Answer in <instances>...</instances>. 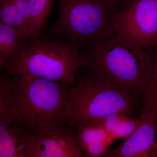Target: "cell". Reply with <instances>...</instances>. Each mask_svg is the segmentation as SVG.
<instances>
[{"mask_svg":"<svg viewBox=\"0 0 157 157\" xmlns=\"http://www.w3.org/2000/svg\"><path fill=\"white\" fill-rule=\"evenodd\" d=\"M83 55L86 77L143 98L154 64V50L137 48L113 36Z\"/></svg>","mask_w":157,"mask_h":157,"instance_id":"obj_1","label":"cell"},{"mask_svg":"<svg viewBox=\"0 0 157 157\" xmlns=\"http://www.w3.org/2000/svg\"><path fill=\"white\" fill-rule=\"evenodd\" d=\"M14 75L10 81L16 107L15 123L26 133L66 122L70 86L36 76Z\"/></svg>","mask_w":157,"mask_h":157,"instance_id":"obj_2","label":"cell"},{"mask_svg":"<svg viewBox=\"0 0 157 157\" xmlns=\"http://www.w3.org/2000/svg\"><path fill=\"white\" fill-rule=\"evenodd\" d=\"M57 17L49 36L67 42L82 53L116 33L115 13L99 0H57Z\"/></svg>","mask_w":157,"mask_h":157,"instance_id":"obj_3","label":"cell"},{"mask_svg":"<svg viewBox=\"0 0 157 157\" xmlns=\"http://www.w3.org/2000/svg\"><path fill=\"white\" fill-rule=\"evenodd\" d=\"M85 63L84 55L75 46L41 33L2 68L13 75L36 76L73 86L76 71Z\"/></svg>","mask_w":157,"mask_h":157,"instance_id":"obj_4","label":"cell"},{"mask_svg":"<svg viewBox=\"0 0 157 157\" xmlns=\"http://www.w3.org/2000/svg\"><path fill=\"white\" fill-rule=\"evenodd\" d=\"M143 104V98L79 76L76 86L69 89L66 122L72 126L86 125L117 112L136 117L140 114Z\"/></svg>","mask_w":157,"mask_h":157,"instance_id":"obj_5","label":"cell"},{"mask_svg":"<svg viewBox=\"0 0 157 157\" xmlns=\"http://www.w3.org/2000/svg\"><path fill=\"white\" fill-rule=\"evenodd\" d=\"M113 36L129 45L154 50L157 45V8L154 0H129L114 15Z\"/></svg>","mask_w":157,"mask_h":157,"instance_id":"obj_6","label":"cell"},{"mask_svg":"<svg viewBox=\"0 0 157 157\" xmlns=\"http://www.w3.org/2000/svg\"><path fill=\"white\" fill-rule=\"evenodd\" d=\"M26 157H83L76 127L66 122L25 132Z\"/></svg>","mask_w":157,"mask_h":157,"instance_id":"obj_7","label":"cell"},{"mask_svg":"<svg viewBox=\"0 0 157 157\" xmlns=\"http://www.w3.org/2000/svg\"><path fill=\"white\" fill-rule=\"evenodd\" d=\"M133 133L116 148L108 149L103 157H157V131L153 117L145 114Z\"/></svg>","mask_w":157,"mask_h":157,"instance_id":"obj_8","label":"cell"},{"mask_svg":"<svg viewBox=\"0 0 157 157\" xmlns=\"http://www.w3.org/2000/svg\"><path fill=\"white\" fill-rule=\"evenodd\" d=\"M76 127L85 157L102 156L116 140L104 129L90 125Z\"/></svg>","mask_w":157,"mask_h":157,"instance_id":"obj_9","label":"cell"},{"mask_svg":"<svg viewBox=\"0 0 157 157\" xmlns=\"http://www.w3.org/2000/svg\"><path fill=\"white\" fill-rule=\"evenodd\" d=\"M25 135L15 122L0 121V157H26Z\"/></svg>","mask_w":157,"mask_h":157,"instance_id":"obj_10","label":"cell"},{"mask_svg":"<svg viewBox=\"0 0 157 157\" xmlns=\"http://www.w3.org/2000/svg\"><path fill=\"white\" fill-rule=\"evenodd\" d=\"M143 121V116H129L117 112L94 121L86 125L104 129L116 140L125 138L132 135Z\"/></svg>","mask_w":157,"mask_h":157,"instance_id":"obj_11","label":"cell"},{"mask_svg":"<svg viewBox=\"0 0 157 157\" xmlns=\"http://www.w3.org/2000/svg\"><path fill=\"white\" fill-rule=\"evenodd\" d=\"M0 23L21 31L29 38V0H0Z\"/></svg>","mask_w":157,"mask_h":157,"instance_id":"obj_12","label":"cell"},{"mask_svg":"<svg viewBox=\"0 0 157 157\" xmlns=\"http://www.w3.org/2000/svg\"><path fill=\"white\" fill-rule=\"evenodd\" d=\"M30 44L29 37L21 31L0 23V64L17 57Z\"/></svg>","mask_w":157,"mask_h":157,"instance_id":"obj_13","label":"cell"},{"mask_svg":"<svg viewBox=\"0 0 157 157\" xmlns=\"http://www.w3.org/2000/svg\"><path fill=\"white\" fill-rule=\"evenodd\" d=\"M54 0H29L30 44L36 40L45 28L47 18L52 9Z\"/></svg>","mask_w":157,"mask_h":157,"instance_id":"obj_14","label":"cell"},{"mask_svg":"<svg viewBox=\"0 0 157 157\" xmlns=\"http://www.w3.org/2000/svg\"><path fill=\"white\" fill-rule=\"evenodd\" d=\"M154 64L148 84L143 95V104L140 114L152 117L157 130V45L154 48Z\"/></svg>","mask_w":157,"mask_h":157,"instance_id":"obj_15","label":"cell"},{"mask_svg":"<svg viewBox=\"0 0 157 157\" xmlns=\"http://www.w3.org/2000/svg\"><path fill=\"white\" fill-rule=\"evenodd\" d=\"M16 107L10 77L0 74V121L15 122Z\"/></svg>","mask_w":157,"mask_h":157,"instance_id":"obj_16","label":"cell"},{"mask_svg":"<svg viewBox=\"0 0 157 157\" xmlns=\"http://www.w3.org/2000/svg\"><path fill=\"white\" fill-rule=\"evenodd\" d=\"M103 3L107 8L116 13L120 10L129 0H99Z\"/></svg>","mask_w":157,"mask_h":157,"instance_id":"obj_17","label":"cell"},{"mask_svg":"<svg viewBox=\"0 0 157 157\" xmlns=\"http://www.w3.org/2000/svg\"><path fill=\"white\" fill-rule=\"evenodd\" d=\"M156 6V7L157 8V0H154Z\"/></svg>","mask_w":157,"mask_h":157,"instance_id":"obj_18","label":"cell"},{"mask_svg":"<svg viewBox=\"0 0 157 157\" xmlns=\"http://www.w3.org/2000/svg\"><path fill=\"white\" fill-rule=\"evenodd\" d=\"M2 68V66H1V64H0V68Z\"/></svg>","mask_w":157,"mask_h":157,"instance_id":"obj_19","label":"cell"},{"mask_svg":"<svg viewBox=\"0 0 157 157\" xmlns=\"http://www.w3.org/2000/svg\"></svg>","mask_w":157,"mask_h":157,"instance_id":"obj_20","label":"cell"}]
</instances>
